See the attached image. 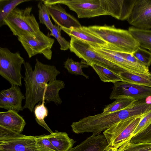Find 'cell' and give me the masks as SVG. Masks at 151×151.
<instances>
[{"instance_id": "1f68e13d", "label": "cell", "mask_w": 151, "mask_h": 151, "mask_svg": "<svg viewBox=\"0 0 151 151\" xmlns=\"http://www.w3.org/2000/svg\"><path fill=\"white\" fill-rule=\"evenodd\" d=\"M151 124V110L144 114L132 134L131 138L147 127Z\"/></svg>"}, {"instance_id": "cb8c5ba5", "label": "cell", "mask_w": 151, "mask_h": 151, "mask_svg": "<svg viewBox=\"0 0 151 151\" xmlns=\"http://www.w3.org/2000/svg\"><path fill=\"white\" fill-rule=\"evenodd\" d=\"M44 100H43L42 103L36 105L34 109V112L37 122L49 132L50 134L54 133L50 129L44 121V119L48 114V110L45 105Z\"/></svg>"}, {"instance_id": "4316f807", "label": "cell", "mask_w": 151, "mask_h": 151, "mask_svg": "<svg viewBox=\"0 0 151 151\" xmlns=\"http://www.w3.org/2000/svg\"><path fill=\"white\" fill-rule=\"evenodd\" d=\"M37 6L40 23L45 25L47 28L51 31L54 25L50 19L47 6L43 3L42 0L38 2Z\"/></svg>"}, {"instance_id": "ba28073f", "label": "cell", "mask_w": 151, "mask_h": 151, "mask_svg": "<svg viewBox=\"0 0 151 151\" xmlns=\"http://www.w3.org/2000/svg\"><path fill=\"white\" fill-rule=\"evenodd\" d=\"M35 136L24 135L0 126V151H40Z\"/></svg>"}, {"instance_id": "4dcf8cb0", "label": "cell", "mask_w": 151, "mask_h": 151, "mask_svg": "<svg viewBox=\"0 0 151 151\" xmlns=\"http://www.w3.org/2000/svg\"><path fill=\"white\" fill-rule=\"evenodd\" d=\"M132 54L147 67H149L151 65V52L150 51L139 47Z\"/></svg>"}, {"instance_id": "2e32d148", "label": "cell", "mask_w": 151, "mask_h": 151, "mask_svg": "<svg viewBox=\"0 0 151 151\" xmlns=\"http://www.w3.org/2000/svg\"><path fill=\"white\" fill-rule=\"evenodd\" d=\"M13 110L0 112V126L16 132L21 133L26 124L22 116Z\"/></svg>"}, {"instance_id": "d6986e66", "label": "cell", "mask_w": 151, "mask_h": 151, "mask_svg": "<svg viewBox=\"0 0 151 151\" xmlns=\"http://www.w3.org/2000/svg\"><path fill=\"white\" fill-rule=\"evenodd\" d=\"M128 30L138 42L140 47L151 52V30L141 29L132 26Z\"/></svg>"}, {"instance_id": "30bf717a", "label": "cell", "mask_w": 151, "mask_h": 151, "mask_svg": "<svg viewBox=\"0 0 151 151\" xmlns=\"http://www.w3.org/2000/svg\"><path fill=\"white\" fill-rule=\"evenodd\" d=\"M150 97H151V88L121 81L114 83L109 99H131L136 101Z\"/></svg>"}, {"instance_id": "ffe728a7", "label": "cell", "mask_w": 151, "mask_h": 151, "mask_svg": "<svg viewBox=\"0 0 151 151\" xmlns=\"http://www.w3.org/2000/svg\"><path fill=\"white\" fill-rule=\"evenodd\" d=\"M27 0H0V27L5 25L4 21L16 7Z\"/></svg>"}, {"instance_id": "5b68a950", "label": "cell", "mask_w": 151, "mask_h": 151, "mask_svg": "<svg viewBox=\"0 0 151 151\" xmlns=\"http://www.w3.org/2000/svg\"><path fill=\"white\" fill-rule=\"evenodd\" d=\"M70 50L77 57L91 65L94 64L103 67L119 74L125 70L116 63L103 57L94 50L87 42L73 37H71Z\"/></svg>"}, {"instance_id": "f546056e", "label": "cell", "mask_w": 151, "mask_h": 151, "mask_svg": "<svg viewBox=\"0 0 151 151\" xmlns=\"http://www.w3.org/2000/svg\"><path fill=\"white\" fill-rule=\"evenodd\" d=\"M130 141L133 143H151V124L146 129L132 137Z\"/></svg>"}, {"instance_id": "3957f363", "label": "cell", "mask_w": 151, "mask_h": 151, "mask_svg": "<svg viewBox=\"0 0 151 151\" xmlns=\"http://www.w3.org/2000/svg\"><path fill=\"white\" fill-rule=\"evenodd\" d=\"M47 6L58 4L67 6L78 18H90L112 14L110 0H44Z\"/></svg>"}, {"instance_id": "603a6c76", "label": "cell", "mask_w": 151, "mask_h": 151, "mask_svg": "<svg viewBox=\"0 0 151 151\" xmlns=\"http://www.w3.org/2000/svg\"><path fill=\"white\" fill-rule=\"evenodd\" d=\"M89 66L91 65L82 59L80 62H76L72 58H68L64 63V67L69 73L76 75H81L87 79L89 77L83 72L82 68Z\"/></svg>"}, {"instance_id": "5bb4252c", "label": "cell", "mask_w": 151, "mask_h": 151, "mask_svg": "<svg viewBox=\"0 0 151 151\" xmlns=\"http://www.w3.org/2000/svg\"><path fill=\"white\" fill-rule=\"evenodd\" d=\"M47 9L52 19L55 24L60 27L69 28L71 27H79L82 26L77 19L67 13L60 4L48 6Z\"/></svg>"}, {"instance_id": "83f0119b", "label": "cell", "mask_w": 151, "mask_h": 151, "mask_svg": "<svg viewBox=\"0 0 151 151\" xmlns=\"http://www.w3.org/2000/svg\"><path fill=\"white\" fill-rule=\"evenodd\" d=\"M35 140L36 147L40 151H58L49 140L47 135L35 136Z\"/></svg>"}, {"instance_id": "277c9868", "label": "cell", "mask_w": 151, "mask_h": 151, "mask_svg": "<svg viewBox=\"0 0 151 151\" xmlns=\"http://www.w3.org/2000/svg\"><path fill=\"white\" fill-rule=\"evenodd\" d=\"M32 7L24 9L15 8L4 21L14 35L18 37L34 36L40 31L34 15L31 13Z\"/></svg>"}, {"instance_id": "7402d4cb", "label": "cell", "mask_w": 151, "mask_h": 151, "mask_svg": "<svg viewBox=\"0 0 151 151\" xmlns=\"http://www.w3.org/2000/svg\"><path fill=\"white\" fill-rule=\"evenodd\" d=\"M91 66L104 82H111L114 83L122 81L119 74L103 67L94 64H91Z\"/></svg>"}, {"instance_id": "6da1fadb", "label": "cell", "mask_w": 151, "mask_h": 151, "mask_svg": "<svg viewBox=\"0 0 151 151\" xmlns=\"http://www.w3.org/2000/svg\"><path fill=\"white\" fill-rule=\"evenodd\" d=\"M24 66L25 101L23 108L32 112L37 103L45 101L48 82L56 79L60 72L55 66L44 64L37 59L34 70L29 62H25Z\"/></svg>"}, {"instance_id": "7c38bea8", "label": "cell", "mask_w": 151, "mask_h": 151, "mask_svg": "<svg viewBox=\"0 0 151 151\" xmlns=\"http://www.w3.org/2000/svg\"><path fill=\"white\" fill-rule=\"evenodd\" d=\"M91 47L94 50L120 66L126 72L140 76H148L151 74L149 67L146 65H139L129 62L121 56L108 52L103 48Z\"/></svg>"}, {"instance_id": "52a82bcc", "label": "cell", "mask_w": 151, "mask_h": 151, "mask_svg": "<svg viewBox=\"0 0 151 151\" xmlns=\"http://www.w3.org/2000/svg\"><path fill=\"white\" fill-rule=\"evenodd\" d=\"M143 115L121 120L104 131L103 135L109 146L118 149L130 140L132 133Z\"/></svg>"}, {"instance_id": "9c48e42d", "label": "cell", "mask_w": 151, "mask_h": 151, "mask_svg": "<svg viewBox=\"0 0 151 151\" xmlns=\"http://www.w3.org/2000/svg\"><path fill=\"white\" fill-rule=\"evenodd\" d=\"M18 39L30 58L38 54H42L47 59H51V48L54 42L53 38L45 35L40 30L34 36L18 37Z\"/></svg>"}, {"instance_id": "e0dca14e", "label": "cell", "mask_w": 151, "mask_h": 151, "mask_svg": "<svg viewBox=\"0 0 151 151\" xmlns=\"http://www.w3.org/2000/svg\"><path fill=\"white\" fill-rule=\"evenodd\" d=\"M109 146L104 135H92L68 151H106Z\"/></svg>"}, {"instance_id": "7a4b0ae2", "label": "cell", "mask_w": 151, "mask_h": 151, "mask_svg": "<svg viewBox=\"0 0 151 151\" xmlns=\"http://www.w3.org/2000/svg\"><path fill=\"white\" fill-rule=\"evenodd\" d=\"M85 27L107 43L106 49L132 54L140 47L138 42L128 30L117 28L114 25Z\"/></svg>"}, {"instance_id": "4fadbf2b", "label": "cell", "mask_w": 151, "mask_h": 151, "mask_svg": "<svg viewBox=\"0 0 151 151\" xmlns=\"http://www.w3.org/2000/svg\"><path fill=\"white\" fill-rule=\"evenodd\" d=\"M25 99L19 86L11 85V87L0 92V108L18 112L24 109L22 101Z\"/></svg>"}, {"instance_id": "d6a6232c", "label": "cell", "mask_w": 151, "mask_h": 151, "mask_svg": "<svg viewBox=\"0 0 151 151\" xmlns=\"http://www.w3.org/2000/svg\"><path fill=\"white\" fill-rule=\"evenodd\" d=\"M118 149L109 146L106 151H117Z\"/></svg>"}, {"instance_id": "8fae6325", "label": "cell", "mask_w": 151, "mask_h": 151, "mask_svg": "<svg viewBox=\"0 0 151 151\" xmlns=\"http://www.w3.org/2000/svg\"><path fill=\"white\" fill-rule=\"evenodd\" d=\"M134 27L143 29H151V0H136L127 20Z\"/></svg>"}, {"instance_id": "f1b7e54d", "label": "cell", "mask_w": 151, "mask_h": 151, "mask_svg": "<svg viewBox=\"0 0 151 151\" xmlns=\"http://www.w3.org/2000/svg\"><path fill=\"white\" fill-rule=\"evenodd\" d=\"M61 30L60 27L55 24L52 27L50 35L53 36L57 40L60 45L61 50H66L70 49V42L61 36Z\"/></svg>"}, {"instance_id": "44dd1931", "label": "cell", "mask_w": 151, "mask_h": 151, "mask_svg": "<svg viewBox=\"0 0 151 151\" xmlns=\"http://www.w3.org/2000/svg\"><path fill=\"white\" fill-rule=\"evenodd\" d=\"M119 75L122 81L151 88V73L148 76H140L127 72H122Z\"/></svg>"}, {"instance_id": "9a60e30c", "label": "cell", "mask_w": 151, "mask_h": 151, "mask_svg": "<svg viewBox=\"0 0 151 151\" xmlns=\"http://www.w3.org/2000/svg\"><path fill=\"white\" fill-rule=\"evenodd\" d=\"M70 37H73L84 41L95 48H106L108 44L96 35L88 30L85 26L66 28L60 27Z\"/></svg>"}, {"instance_id": "8992f818", "label": "cell", "mask_w": 151, "mask_h": 151, "mask_svg": "<svg viewBox=\"0 0 151 151\" xmlns=\"http://www.w3.org/2000/svg\"><path fill=\"white\" fill-rule=\"evenodd\" d=\"M24 59L19 52H12L6 47H0V75L11 85L22 86L21 71Z\"/></svg>"}, {"instance_id": "ac0fdd59", "label": "cell", "mask_w": 151, "mask_h": 151, "mask_svg": "<svg viewBox=\"0 0 151 151\" xmlns=\"http://www.w3.org/2000/svg\"><path fill=\"white\" fill-rule=\"evenodd\" d=\"M48 139L58 151H68L73 147L76 141L70 138L65 132L55 130L53 134L47 135Z\"/></svg>"}, {"instance_id": "d4e9b609", "label": "cell", "mask_w": 151, "mask_h": 151, "mask_svg": "<svg viewBox=\"0 0 151 151\" xmlns=\"http://www.w3.org/2000/svg\"><path fill=\"white\" fill-rule=\"evenodd\" d=\"M135 101L131 99H116L111 104L106 106L102 113H110L122 110L130 106Z\"/></svg>"}, {"instance_id": "484cf974", "label": "cell", "mask_w": 151, "mask_h": 151, "mask_svg": "<svg viewBox=\"0 0 151 151\" xmlns=\"http://www.w3.org/2000/svg\"><path fill=\"white\" fill-rule=\"evenodd\" d=\"M117 151H151V143H133L129 140L118 148Z\"/></svg>"}]
</instances>
